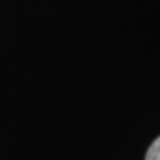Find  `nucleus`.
I'll return each instance as SVG.
<instances>
[{
  "instance_id": "f257e3e1",
  "label": "nucleus",
  "mask_w": 160,
  "mask_h": 160,
  "mask_svg": "<svg viewBox=\"0 0 160 160\" xmlns=\"http://www.w3.org/2000/svg\"><path fill=\"white\" fill-rule=\"evenodd\" d=\"M145 160H160V137L150 145Z\"/></svg>"
}]
</instances>
